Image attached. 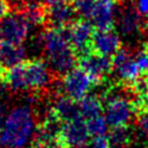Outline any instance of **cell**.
I'll return each mask as SVG.
<instances>
[{"instance_id": "obj_1", "label": "cell", "mask_w": 148, "mask_h": 148, "mask_svg": "<svg viewBox=\"0 0 148 148\" xmlns=\"http://www.w3.org/2000/svg\"><path fill=\"white\" fill-rule=\"evenodd\" d=\"M37 128L31 106H14L0 125V148H28L35 140Z\"/></svg>"}, {"instance_id": "obj_2", "label": "cell", "mask_w": 148, "mask_h": 148, "mask_svg": "<svg viewBox=\"0 0 148 148\" xmlns=\"http://www.w3.org/2000/svg\"><path fill=\"white\" fill-rule=\"evenodd\" d=\"M53 72L42 59L24 60L8 69H2V83L14 92H31L46 88Z\"/></svg>"}, {"instance_id": "obj_3", "label": "cell", "mask_w": 148, "mask_h": 148, "mask_svg": "<svg viewBox=\"0 0 148 148\" xmlns=\"http://www.w3.org/2000/svg\"><path fill=\"white\" fill-rule=\"evenodd\" d=\"M43 51L51 71L59 75L72 71L79 59L68 40L66 28L47 27L43 32Z\"/></svg>"}, {"instance_id": "obj_4", "label": "cell", "mask_w": 148, "mask_h": 148, "mask_svg": "<svg viewBox=\"0 0 148 148\" xmlns=\"http://www.w3.org/2000/svg\"><path fill=\"white\" fill-rule=\"evenodd\" d=\"M95 84H97L96 81L87 72L80 67H74L72 71L62 75L60 87L65 96L79 102L89 95V91Z\"/></svg>"}, {"instance_id": "obj_5", "label": "cell", "mask_w": 148, "mask_h": 148, "mask_svg": "<svg viewBox=\"0 0 148 148\" xmlns=\"http://www.w3.org/2000/svg\"><path fill=\"white\" fill-rule=\"evenodd\" d=\"M135 112L134 105L124 96L116 95L112 96L105 104L104 108V118L109 127L123 128L127 127L132 120L133 113Z\"/></svg>"}, {"instance_id": "obj_6", "label": "cell", "mask_w": 148, "mask_h": 148, "mask_svg": "<svg viewBox=\"0 0 148 148\" xmlns=\"http://www.w3.org/2000/svg\"><path fill=\"white\" fill-rule=\"evenodd\" d=\"M32 28L17 10L13 9L0 21V40L22 44L28 38Z\"/></svg>"}, {"instance_id": "obj_7", "label": "cell", "mask_w": 148, "mask_h": 148, "mask_svg": "<svg viewBox=\"0 0 148 148\" xmlns=\"http://www.w3.org/2000/svg\"><path fill=\"white\" fill-rule=\"evenodd\" d=\"M87 123L83 118L65 121L59 134V146L64 148H84L90 139Z\"/></svg>"}, {"instance_id": "obj_8", "label": "cell", "mask_w": 148, "mask_h": 148, "mask_svg": "<svg viewBox=\"0 0 148 148\" xmlns=\"http://www.w3.org/2000/svg\"><path fill=\"white\" fill-rule=\"evenodd\" d=\"M95 30L92 23L86 18H77L66 28L68 40L77 57L91 51V40Z\"/></svg>"}, {"instance_id": "obj_9", "label": "cell", "mask_w": 148, "mask_h": 148, "mask_svg": "<svg viewBox=\"0 0 148 148\" xmlns=\"http://www.w3.org/2000/svg\"><path fill=\"white\" fill-rule=\"evenodd\" d=\"M112 69L116 76L124 83L132 84L142 76L135 60L134 54L128 49H120L112 58Z\"/></svg>"}, {"instance_id": "obj_10", "label": "cell", "mask_w": 148, "mask_h": 148, "mask_svg": "<svg viewBox=\"0 0 148 148\" xmlns=\"http://www.w3.org/2000/svg\"><path fill=\"white\" fill-rule=\"evenodd\" d=\"M120 0H96L90 22L96 30H113Z\"/></svg>"}, {"instance_id": "obj_11", "label": "cell", "mask_w": 148, "mask_h": 148, "mask_svg": "<svg viewBox=\"0 0 148 148\" xmlns=\"http://www.w3.org/2000/svg\"><path fill=\"white\" fill-rule=\"evenodd\" d=\"M123 6L119 8L116 25L118 31L124 36H133L139 34L145 29V21L143 16L136 10L133 3H128L127 1L121 2Z\"/></svg>"}, {"instance_id": "obj_12", "label": "cell", "mask_w": 148, "mask_h": 148, "mask_svg": "<svg viewBox=\"0 0 148 148\" xmlns=\"http://www.w3.org/2000/svg\"><path fill=\"white\" fill-rule=\"evenodd\" d=\"M79 67L87 72L96 83H101L102 80L111 72L112 69V60L109 57H104L97 54L92 51L79 57L77 59Z\"/></svg>"}, {"instance_id": "obj_13", "label": "cell", "mask_w": 148, "mask_h": 148, "mask_svg": "<svg viewBox=\"0 0 148 148\" xmlns=\"http://www.w3.org/2000/svg\"><path fill=\"white\" fill-rule=\"evenodd\" d=\"M77 12L73 3H56L46 6V25L51 28H67L77 20Z\"/></svg>"}, {"instance_id": "obj_14", "label": "cell", "mask_w": 148, "mask_h": 148, "mask_svg": "<svg viewBox=\"0 0 148 148\" xmlns=\"http://www.w3.org/2000/svg\"><path fill=\"white\" fill-rule=\"evenodd\" d=\"M120 49H121V40L113 30H108V31L95 30L91 40L92 52L104 57L112 58Z\"/></svg>"}, {"instance_id": "obj_15", "label": "cell", "mask_w": 148, "mask_h": 148, "mask_svg": "<svg viewBox=\"0 0 148 148\" xmlns=\"http://www.w3.org/2000/svg\"><path fill=\"white\" fill-rule=\"evenodd\" d=\"M14 10H17L34 28L46 24V6L36 0H22L20 5L14 6Z\"/></svg>"}, {"instance_id": "obj_16", "label": "cell", "mask_w": 148, "mask_h": 148, "mask_svg": "<svg viewBox=\"0 0 148 148\" xmlns=\"http://www.w3.org/2000/svg\"><path fill=\"white\" fill-rule=\"evenodd\" d=\"M25 49L22 44L0 40V68L8 69L24 61Z\"/></svg>"}, {"instance_id": "obj_17", "label": "cell", "mask_w": 148, "mask_h": 148, "mask_svg": "<svg viewBox=\"0 0 148 148\" xmlns=\"http://www.w3.org/2000/svg\"><path fill=\"white\" fill-rule=\"evenodd\" d=\"M51 111L62 123L71 121L77 118H82L80 114V110H79V103L65 95L56 97V99L52 103Z\"/></svg>"}, {"instance_id": "obj_18", "label": "cell", "mask_w": 148, "mask_h": 148, "mask_svg": "<svg viewBox=\"0 0 148 148\" xmlns=\"http://www.w3.org/2000/svg\"><path fill=\"white\" fill-rule=\"evenodd\" d=\"M77 103H79L80 114L84 120L97 117L102 114V112L104 111L102 101L96 95H88L81 101H79Z\"/></svg>"}, {"instance_id": "obj_19", "label": "cell", "mask_w": 148, "mask_h": 148, "mask_svg": "<svg viewBox=\"0 0 148 148\" xmlns=\"http://www.w3.org/2000/svg\"><path fill=\"white\" fill-rule=\"evenodd\" d=\"M86 123H87V128H88L89 134H90L91 138L106 135L109 125H108L104 116L99 114L97 117H94L91 119L86 120Z\"/></svg>"}, {"instance_id": "obj_20", "label": "cell", "mask_w": 148, "mask_h": 148, "mask_svg": "<svg viewBox=\"0 0 148 148\" xmlns=\"http://www.w3.org/2000/svg\"><path fill=\"white\" fill-rule=\"evenodd\" d=\"M111 148H128L130 147V133L127 127L123 128H113L111 134L109 135Z\"/></svg>"}, {"instance_id": "obj_21", "label": "cell", "mask_w": 148, "mask_h": 148, "mask_svg": "<svg viewBox=\"0 0 148 148\" xmlns=\"http://www.w3.org/2000/svg\"><path fill=\"white\" fill-rule=\"evenodd\" d=\"M95 3H96V0H74L73 1V5L77 14L82 16V18H86V20L91 18Z\"/></svg>"}, {"instance_id": "obj_22", "label": "cell", "mask_w": 148, "mask_h": 148, "mask_svg": "<svg viewBox=\"0 0 148 148\" xmlns=\"http://www.w3.org/2000/svg\"><path fill=\"white\" fill-rule=\"evenodd\" d=\"M134 60L142 75H148V46H143L134 53Z\"/></svg>"}, {"instance_id": "obj_23", "label": "cell", "mask_w": 148, "mask_h": 148, "mask_svg": "<svg viewBox=\"0 0 148 148\" xmlns=\"http://www.w3.org/2000/svg\"><path fill=\"white\" fill-rule=\"evenodd\" d=\"M136 117V128L141 136L148 138V109L138 111Z\"/></svg>"}, {"instance_id": "obj_24", "label": "cell", "mask_w": 148, "mask_h": 148, "mask_svg": "<svg viewBox=\"0 0 148 148\" xmlns=\"http://www.w3.org/2000/svg\"><path fill=\"white\" fill-rule=\"evenodd\" d=\"M91 148H111L109 135H102V136H95L90 141Z\"/></svg>"}, {"instance_id": "obj_25", "label": "cell", "mask_w": 148, "mask_h": 148, "mask_svg": "<svg viewBox=\"0 0 148 148\" xmlns=\"http://www.w3.org/2000/svg\"><path fill=\"white\" fill-rule=\"evenodd\" d=\"M134 6L142 16H148V0H135Z\"/></svg>"}, {"instance_id": "obj_26", "label": "cell", "mask_w": 148, "mask_h": 148, "mask_svg": "<svg viewBox=\"0 0 148 148\" xmlns=\"http://www.w3.org/2000/svg\"><path fill=\"white\" fill-rule=\"evenodd\" d=\"M12 7H10V1L9 0H0V21L6 17L10 12H12Z\"/></svg>"}, {"instance_id": "obj_27", "label": "cell", "mask_w": 148, "mask_h": 148, "mask_svg": "<svg viewBox=\"0 0 148 148\" xmlns=\"http://www.w3.org/2000/svg\"><path fill=\"white\" fill-rule=\"evenodd\" d=\"M74 0H45V2L50 5H56V3H65V2H73Z\"/></svg>"}, {"instance_id": "obj_28", "label": "cell", "mask_w": 148, "mask_h": 148, "mask_svg": "<svg viewBox=\"0 0 148 148\" xmlns=\"http://www.w3.org/2000/svg\"><path fill=\"white\" fill-rule=\"evenodd\" d=\"M3 110H5L3 103L1 102V98H0V125H1V123H2V120H3Z\"/></svg>"}, {"instance_id": "obj_29", "label": "cell", "mask_w": 148, "mask_h": 148, "mask_svg": "<svg viewBox=\"0 0 148 148\" xmlns=\"http://www.w3.org/2000/svg\"><path fill=\"white\" fill-rule=\"evenodd\" d=\"M0 82H2V69L0 68Z\"/></svg>"}, {"instance_id": "obj_30", "label": "cell", "mask_w": 148, "mask_h": 148, "mask_svg": "<svg viewBox=\"0 0 148 148\" xmlns=\"http://www.w3.org/2000/svg\"><path fill=\"white\" fill-rule=\"evenodd\" d=\"M145 148H148V145H147V146H146V147H145Z\"/></svg>"}]
</instances>
